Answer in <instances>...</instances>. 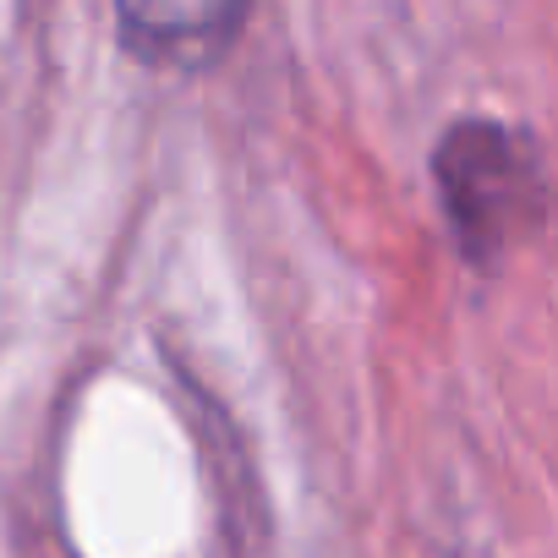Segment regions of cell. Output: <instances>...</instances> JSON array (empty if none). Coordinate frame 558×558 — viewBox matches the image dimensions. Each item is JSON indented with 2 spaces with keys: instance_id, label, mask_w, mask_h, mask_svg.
<instances>
[{
  "instance_id": "6da1fadb",
  "label": "cell",
  "mask_w": 558,
  "mask_h": 558,
  "mask_svg": "<svg viewBox=\"0 0 558 558\" xmlns=\"http://www.w3.org/2000/svg\"><path fill=\"white\" fill-rule=\"evenodd\" d=\"M433 175L465 263L498 268L542 230L547 214L542 148L520 126L487 116L454 121L433 148Z\"/></svg>"
},
{
  "instance_id": "7a4b0ae2",
  "label": "cell",
  "mask_w": 558,
  "mask_h": 558,
  "mask_svg": "<svg viewBox=\"0 0 558 558\" xmlns=\"http://www.w3.org/2000/svg\"><path fill=\"white\" fill-rule=\"evenodd\" d=\"M246 23L241 7H121V45L159 66H203Z\"/></svg>"
}]
</instances>
